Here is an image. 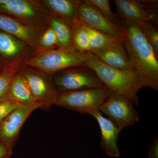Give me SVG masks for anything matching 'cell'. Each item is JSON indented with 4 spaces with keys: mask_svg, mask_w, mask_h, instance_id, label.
<instances>
[{
    "mask_svg": "<svg viewBox=\"0 0 158 158\" xmlns=\"http://www.w3.org/2000/svg\"><path fill=\"white\" fill-rule=\"evenodd\" d=\"M122 41L144 88L158 90V56L138 25L120 19Z\"/></svg>",
    "mask_w": 158,
    "mask_h": 158,
    "instance_id": "1",
    "label": "cell"
},
{
    "mask_svg": "<svg viewBox=\"0 0 158 158\" xmlns=\"http://www.w3.org/2000/svg\"><path fill=\"white\" fill-rule=\"evenodd\" d=\"M85 55L86 66L94 71L104 86L112 92L124 94L133 104L139 105L138 94L144 87L134 71L112 68L90 52H86Z\"/></svg>",
    "mask_w": 158,
    "mask_h": 158,
    "instance_id": "2",
    "label": "cell"
},
{
    "mask_svg": "<svg viewBox=\"0 0 158 158\" xmlns=\"http://www.w3.org/2000/svg\"><path fill=\"white\" fill-rule=\"evenodd\" d=\"M85 53L58 48L45 51L35 54L27 61L26 65L52 76L66 69L86 66Z\"/></svg>",
    "mask_w": 158,
    "mask_h": 158,
    "instance_id": "3",
    "label": "cell"
},
{
    "mask_svg": "<svg viewBox=\"0 0 158 158\" xmlns=\"http://www.w3.org/2000/svg\"><path fill=\"white\" fill-rule=\"evenodd\" d=\"M0 13L37 28L48 27L52 14L41 1L0 0Z\"/></svg>",
    "mask_w": 158,
    "mask_h": 158,
    "instance_id": "4",
    "label": "cell"
},
{
    "mask_svg": "<svg viewBox=\"0 0 158 158\" xmlns=\"http://www.w3.org/2000/svg\"><path fill=\"white\" fill-rule=\"evenodd\" d=\"M112 92L103 86L64 92L59 94L55 105L78 113L90 114L99 110Z\"/></svg>",
    "mask_w": 158,
    "mask_h": 158,
    "instance_id": "5",
    "label": "cell"
},
{
    "mask_svg": "<svg viewBox=\"0 0 158 158\" xmlns=\"http://www.w3.org/2000/svg\"><path fill=\"white\" fill-rule=\"evenodd\" d=\"M52 78L60 93L104 86L94 71L87 66L66 69Z\"/></svg>",
    "mask_w": 158,
    "mask_h": 158,
    "instance_id": "6",
    "label": "cell"
},
{
    "mask_svg": "<svg viewBox=\"0 0 158 158\" xmlns=\"http://www.w3.org/2000/svg\"><path fill=\"white\" fill-rule=\"evenodd\" d=\"M20 73L28 83L34 98L41 105V109L48 111L56 105L60 93L54 84L52 76L27 65Z\"/></svg>",
    "mask_w": 158,
    "mask_h": 158,
    "instance_id": "7",
    "label": "cell"
},
{
    "mask_svg": "<svg viewBox=\"0 0 158 158\" xmlns=\"http://www.w3.org/2000/svg\"><path fill=\"white\" fill-rule=\"evenodd\" d=\"M98 110L121 130L133 125L140 119L133 103L123 94L112 92Z\"/></svg>",
    "mask_w": 158,
    "mask_h": 158,
    "instance_id": "8",
    "label": "cell"
},
{
    "mask_svg": "<svg viewBox=\"0 0 158 158\" xmlns=\"http://www.w3.org/2000/svg\"><path fill=\"white\" fill-rule=\"evenodd\" d=\"M120 19L139 25L150 22L158 26V1L114 0Z\"/></svg>",
    "mask_w": 158,
    "mask_h": 158,
    "instance_id": "9",
    "label": "cell"
},
{
    "mask_svg": "<svg viewBox=\"0 0 158 158\" xmlns=\"http://www.w3.org/2000/svg\"><path fill=\"white\" fill-rule=\"evenodd\" d=\"M41 107L40 104L37 103L21 105L15 109L0 124V139L14 148L23 125L31 113Z\"/></svg>",
    "mask_w": 158,
    "mask_h": 158,
    "instance_id": "10",
    "label": "cell"
},
{
    "mask_svg": "<svg viewBox=\"0 0 158 158\" xmlns=\"http://www.w3.org/2000/svg\"><path fill=\"white\" fill-rule=\"evenodd\" d=\"M47 28L32 27L14 18L0 13V31L23 41L37 53L39 49L40 37Z\"/></svg>",
    "mask_w": 158,
    "mask_h": 158,
    "instance_id": "11",
    "label": "cell"
},
{
    "mask_svg": "<svg viewBox=\"0 0 158 158\" xmlns=\"http://www.w3.org/2000/svg\"><path fill=\"white\" fill-rule=\"evenodd\" d=\"M79 19L83 24L106 34L122 40V30L105 17L94 6L82 1L79 10Z\"/></svg>",
    "mask_w": 158,
    "mask_h": 158,
    "instance_id": "12",
    "label": "cell"
},
{
    "mask_svg": "<svg viewBox=\"0 0 158 158\" xmlns=\"http://www.w3.org/2000/svg\"><path fill=\"white\" fill-rule=\"evenodd\" d=\"M31 51L33 50L23 41L0 31V70L15 60L29 57Z\"/></svg>",
    "mask_w": 158,
    "mask_h": 158,
    "instance_id": "13",
    "label": "cell"
},
{
    "mask_svg": "<svg viewBox=\"0 0 158 158\" xmlns=\"http://www.w3.org/2000/svg\"><path fill=\"white\" fill-rule=\"evenodd\" d=\"M90 115L96 119L100 129L102 149L108 156L118 158L120 153L117 140L121 130L109 118L104 117L99 110L94 111Z\"/></svg>",
    "mask_w": 158,
    "mask_h": 158,
    "instance_id": "14",
    "label": "cell"
},
{
    "mask_svg": "<svg viewBox=\"0 0 158 158\" xmlns=\"http://www.w3.org/2000/svg\"><path fill=\"white\" fill-rule=\"evenodd\" d=\"M92 53L102 62L112 68L120 70H133L128 55L121 40L104 48Z\"/></svg>",
    "mask_w": 158,
    "mask_h": 158,
    "instance_id": "15",
    "label": "cell"
},
{
    "mask_svg": "<svg viewBox=\"0 0 158 158\" xmlns=\"http://www.w3.org/2000/svg\"><path fill=\"white\" fill-rule=\"evenodd\" d=\"M41 2L51 14L65 22L69 27L80 21L79 10L82 1L43 0Z\"/></svg>",
    "mask_w": 158,
    "mask_h": 158,
    "instance_id": "16",
    "label": "cell"
},
{
    "mask_svg": "<svg viewBox=\"0 0 158 158\" xmlns=\"http://www.w3.org/2000/svg\"><path fill=\"white\" fill-rule=\"evenodd\" d=\"M5 96L21 105L39 103L34 98L28 83L20 72L13 77Z\"/></svg>",
    "mask_w": 158,
    "mask_h": 158,
    "instance_id": "17",
    "label": "cell"
},
{
    "mask_svg": "<svg viewBox=\"0 0 158 158\" xmlns=\"http://www.w3.org/2000/svg\"><path fill=\"white\" fill-rule=\"evenodd\" d=\"M49 26L53 30L57 41V48L77 51L74 44L70 27L62 20L52 15Z\"/></svg>",
    "mask_w": 158,
    "mask_h": 158,
    "instance_id": "18",
    "label": "cell"
},
{
    "mask_svg": "<svg viewBox=\"0 0 158 158\" xmlns=\"http://www.w3.org/2000/svg\"><path fill=\"white\" fill-rule=\"evenodd\" d=\"M29 57L15 60L0 70V100L6 96L12 79L26 65Z\"/></svg>",
    "mask_w": 158,
    "mask_h": 158,
    "instance_id": "19",
    "label": "cell"
},
{
    "mask_svg": "<svg viewBox=\"0 0 158 158\" xmlns=\"http://www.w3.org/2000/svg\"><path fill=\"white\" fill-rule=\"evenodd\" d=\"M83 25L88 34L91 52L104 48L113 44L117 40H121L111 37L102 32Z\"/></svg>",
    "mask_w": 158,
    "mask_h": 158,
    "instance_id": "20",
    "label": "cell"
},
{
    "mask_svg": "<svg viewBox=\"0 0 158 158\" xmlns=\"http://www.w3.org/2000/svg\"><path fill=\"white\" fill-rule=\"evenodd\" d=\"M73 43L78 51L82 52H90L88 34L84 25L81 22L70 26Z\"/></svg>",
    "mask_w": 158,
    "mask_h": 158,
    "instance_id": "21",
    "label": "cell"
},
{
    "mask_svg": "<svg viewBox=\"0 0 158 158\" xmlns=\"http://www.w3.org/2000/svg\"><path fill=\"white\" fill-rule=\"evenodd\" d=\"M57 49V41L55 32L48 26L43 32L40 39L38 53Z\"/></svg>",
    "mask_w": 158,
    "mask_h": 158,
    "instance_id": "22",
    "label": "cell"
},
{
    "mask_svg": "<svg viewBox=\"0 0 158 158\" xmlns=\"http://www.w3.org/2000/svg\"><path fill=\"white\" fill-rule=\"evenodd\" d=\"M144 37L152 47L158 56V30L157 26L150 22H145L138 25Z\"/></svg>",
    "mask_w": 158,
    "mask_h": 158,
    "instance_id": "23",
    "label": "cell"
},
{
    "mask_svg": "<svg viewBox=\"0 0 158 158\" xmlns=\"http://www.w3.org/2000/svg\"><path fill=\"white\" fill-rule=\"evenodd\" d=\"M97 8L105 17L120 27V19L117 18L111 9L109 0H85Z\"/></svg>",
    "mask_w": 158,
    "mask_h": 158,
    "instance_id": "24",
    "label": "cell"
},
{
    "mask_svg": "<svg viewBox=\"0 0 158 158\" xmlns=\"http://www.w3.org/2000/svg\"><path fill=\"white\" fill-rule=\"evenodd\" d=\"M21 105L6 96L0 100V124L12 111Z\"/></svg>",
    "mask_w": 158,
    "mask_h": 158,
    "instance_id": "25",
    "label": "cell"
},
{
    "mask_svg": "<svg viewBox=\"0 0 158 158\" xmlns=\"http://www.w3.org/2000/svg\"><path fill=\"white\" fill-rule=\"evenodd\" d=\"M13 148L0 139V158H10L13 155Z\"/></svg>",
    "mask_w": 158,
    "mask_h": 158,
    "instance_id": "26",
    "label": "cell"
},
{
    "mask_svg": "<svg viewBox=\"0 0 158 158\" xmlns=\"http://www.w3.org/2000/svg\"><path fill=\"white\" fill-rule=\"evenodd\" d=\"M148 158H158V138H156L153 141L148 149Z\"/></svg>",
    "mask_w": 158,
    "mask_h": 158,
    "instance_id": "27",
    "label": "cell"
}]
</instances>
